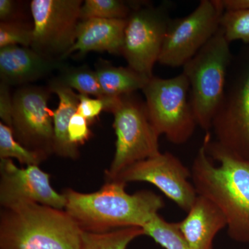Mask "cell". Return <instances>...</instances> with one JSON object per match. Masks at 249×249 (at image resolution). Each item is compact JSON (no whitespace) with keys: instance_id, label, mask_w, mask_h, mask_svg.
<instances>
[{"instance_id":"cell-1","label":"cell","mask_w":249,"mask_h":249,"mask_svg":"<svg viewBox=\"0 0 249 249\" xmlns=\"http://www.w3.org/2000/svg\"><path fill=\"white\" fill-rule=\"evenodd\" d=\"M191 171L198 196L213 201L225 216L229 237L249 243V162L226 151L208 132Z\"/></svg>"},{"instance_id":"cell-2","label":"cell","mask_w":249,"mask_h":249,"mask_svg":"<svg viewBox=\"0 0 249 249\" xmlns=\"http://www.w3.org/2000/svg\"><path fill=\"white\" fill-rule=\"evenodd\" d=\"M127 183L107 181L99 191L81 193L68 188L65 211L84 231L106 232L128 227L142 228L165 206L161 196L150 191L130 195Z\"/></svg>"},{"instance_id":"cell-3","label":"cell","mask_w":249,"mask_h":249,"mask_svg":"<svg viewBox=\"0 0 249 249\" xmlns=\"http://www.w3.org/2000/svg\"><path fill=\"white\" fill-rule=\"evenodd\" d=\"M83 230L64 210L34 202L2 208L0 249H78Z\"/></svg>"},{"instance_id":"cell-4","label":"cell","mask_w":249,"mask_h":249,"mask_svg":"<svg viewBox=\"0 0 249 249\" xmlns=\"http://www.w3.org/2000/svg\"><path fill=\"white\" fill-rule=\"evenodd\" d=\"M230 42L221 28L183 66L190 84V101L196 124L206 132L222 103L229 65L232 58Z\"/></svg>"},{"instance_id":"cell-5","label":"cell","mask_w":249,"mask_h":249,"mask_svg":"<svg viewBox=\"0 0 249 249\" xmlns=\"http://www.w3.org/2000/svg\"><path fill=\"white\" fill-rule=\"evenodd\" d=\"M211 129L219 146L249 162V44L232 55L222 103Z\"/></svg>"},{"instance_id":"cell-6","label":"cell","mask_w":249,"mask_h":249,"mask_svg":"<svg viewBox=\"0 0 249 249\" xmlns=\"http://www.w3.org/2000/svg\"><path fill=\"white\" fill-rule=\"evenodd\" d=\"M109 112L114 115L116 142L114 159L106 172L107 181L127 167L161 153L160 136L150 122L145 103L134 93L116 98Z\"/></svg>"},{"instance_id":"cell-7","label":"cell","mask_w":249,"mask_h":249,"mask_svg":"<svg viewBox=\"0 0 249 249\" xmlns=\"http://www.w3.org/2000/svg\"><path fill=\"white\" fill-rule=\"evenodd\" d=\"M147 114L157 133L176 145L193 137L197 124L190 101V84L184 73L168 79L153 76L142 89Z\"/></svg>"},{"instance_id":"cell-8","label":"cell","mask_w":249,"mask_h":249,"mask_svg":"<svg viewBox=\"0 0 249 249\" xmlns=\"http://www.w3.org/2000/svg\"><path fill=\"white\" fill-rule=\"evenodd\" d=\"M170 3L160 6L135 4L127 18L122 55L129 68L151 78L158 62L170 17Z\"/></svg>"},{"instance_id":"cell-9","label":"cell","mask_w":249,"mask_h":249,"mask_svg":"<svg viewBox=\"0 0 249 249\" xmlns=\"http://www.w3.org/2000/svg\"><path fill=\"white\" fill-rule=\"evenodd\" d=\"M224 12L221 0H202L186 17L171 18L158 62L183 67L215 35Z\"/></svg>"},{"instance_id":"cell-10","label":"cell","mask_w":249,"mask_h":249,"mask_svg":"<svg viewBox=\"0 0 249 249\" xmlns=\"http://www.w3.org/2000/svg\"><path fill=\"white\" fill-rule=\"evenodd\" d=\"M81 0H33L31 48L47 58L62 60L74 45Z\"/></svg>"},{"instance_id":"cell-11","label":"cell","mask_w":249,"mask_h":249,"mask_svg":"<svg viewBox=\"0 0 249 249\" xmlns=\"http://www.w3.org/2000/svg\"><path fill=\"white\" fill-rule=\"evenodd\" d=\"M49 88L27 86L13 96L12 127L15 139L45 160L53 154V112L49 109Z\"/></svg>"},{"instance_id":"cell-12","label":"cell","mask_w":249,"mask_h":249,"mask_svg":"<svg viewBox=\"0 0 249 249\" xmlns=\"http://www.w3.org/2000/svg\"><path fill=\"white\" fill-rule=\"evenodd\" d=\"M191 179V170L173 154L165 152L127 167L114 180L152 183L187 213L198 196Z\"/></svg>"},{"instance_id":"cell-13","label":"cell","mask_w":249,"mask_h":249,"mask_svg":"<svg viewBox=\"0 0 249 249\" xmlns=\"http://www.w3.org/2000/svg\"><path fill=\"white\" fill-rule=\"evenodd\" d=\"M22 202H34L65 210L66 197L52 188L50 175L38 165L18 168L11 159L0 160V204L10 207Z\"/></svg>"},{"instance_id":"cell-14","label":"cell","mask_w":249,"mask_h":249,"mask_svg":"<svg viewBox=\"0 0 249 249\" xmlns=\"http://www.w3.org/2000/svg\"><path fill=\"white\" fill-rule=\"evenodd\" d=\"M65 67L61 60L47 58L31 47L12 45L0 48V78L9 86L37 81Z\"/></svg>"},{"instance_id":"cell-15","label":"cell","mask_w":249,"mask_h":249,"mask_svg":"<svg viewBox=\"0 0 249 249\" xmlns=\"http://www.w3.org/2000/svg\"><path fill=\"white\" fill-rule=\"evenodd\" d=\"M127 19L91 18L80 20L74 45L64 55L66 58L73 52L85 55L89 52H106L122 55Z\"/></svg>"},{"instance_id":"cell-16","label":"cell","mask_w":249,"mask_h":249,"mask_svg":"<svg viewBox=\"0 0 249 249\" xmlns=\"http://www.w3.org/2000/svg\"><path fill=\"white\" fill-rule=\"evenodd\" d=\"M178 224L190 249H213L216 235L227 227L221 210L201 196H196L186 217Z\"/></svg>"},{"instance_id":"cell-17","label":"cell","mask_w":249,"mask_h":249,"mask_svg":"<svg viewBox=\"0 0 249 249\" xmlns=\"http://www.w3.org/2000/svg\"><path fill=\"white\" fill-rule=\"evenodd\" d=\"M48 88L59 98L58 107L53 111V154L64 158L76 160L80 155L78 146L70 142L68 127L72 116L78 110V94L55 79L50 82Z\"/></svg>"},{"instance_id":"cell-18","label":"cell","mask_w":249,"mask_h":249,"mask_svg":"<svg viewBox=\"0 0 249 249\" xmlns=\"http://www.w3.org/2000/svg\"><path fill=\"white\" fill-rule=\"evenodd\" d=\"M98 81L105 96L118 98L143 89L150 78L139 74L127 67L113 66L109 62L101 60L96 64Z\"/></svg>"},{"instance_id":"cell-19","label":"cell","mask_w":249,"mask_h":249,"mask_svg":"<svg viewBox=\"0 0 249 249\" xmlns=\"http://www.w3.org/2000/svg\"><path fill=\"white\" fill-rule=\"evenodd\" d=\"M145 235L141 227H128L106 232L83 231L78 249H126L137 237Z\"/></svg>"},{"instance_id":"cell-20","label":"cell","mask_w":249,"mask_h":249,"mask_svg":"<svg viewBox=\"0 0 249 249\" xmlns=\"http://www.w3.org/2000/svg\"><path fill=\"white\" fill-rule=\"evenodd\" d=\"M60 71V76L54 79L62 85L76 89L81 94L91 95L103 99L109 98L105 96L95 70L93 71L84 65L78 67L66 66Z\"/></svg>"},{"instance_id":"cell-21","label":"cell","mask_w":249,"mask_h":249,"mask_svg":"<svg viewBox=\"0 0 249 249\" xmlns=\"http://www.w3.org/2000/svg\"><path fill=\"white\" fill-rule=\"evenodd\" d=\"M142 229L145 235L151 237L165 249H190L178 223L167 222L159 214Z\"/></svg>"},{"instance_id":"cell-22","label":"cell","mask_w":249,"mask_h":249,"mask_svg":"<svg viewBox=\"0 0 249 249\" xmlns=\"http://www.w3.org/2000/svg\"><path fill=\"white\" fill-rule=\"evenodd\" d=\"M130 3L120 0H86L80 9V20L91 18L125 19L132 12L134 6Z\"/></svg>"},{"instance_id":"cell-23","label":"cell","mask_w":249,"mask_h":249,"mask_svg":"<svg viewBox=\"0 0 249 249\" xmlns=\"http://www.w3.org/2000/svg\"><path fill=\"white\" fill-rule=\"evenodd\" d=\"M16 159L22 164L38 165L45 160L37 152L23 146L15 139L12 129L0 123V159Z\"/></svg>"},{"instance_id":"cell-24","label":"cell","mask_w":249,"mask_h":249,"mask_svg":"<svg viewBox=\"0 0 249 249\" xmlns=\"http://www.w3.org/2000/svg\"><path fill=\"white\" fill-rule=\"evenodd\" d=\"M220 28L229 42L241 40L249 44V9L235 12H224Z\"/></svg>"},{"instance_id":"cell-25","label":"cell","mask_w":249,"mask_h":249,"mask_svg":"<svg viewBox=\"0 0 249 249\" xmlns=\"http://www.w3.org/2000/svg\"><path fill=\"white\" fill-rule=\"evenodd\" d=\"M32 39L33 28L17 21L0 23V48L19 45L31 47Z\"/></svg>"},{"instance_id":"cell-26","label":"cell","mask_w":249,"mask_h":249,"mask_svg":"<svg viewBox=\"0 0 249 249\" xmlns=\"http://www.w3.org/2000/svg\"><path fill=\"white\" fill-rule=\"evenodd\" d=\"M79 105H78L77 113L85 117L89 122L94 120L101 114V111L106 110L109 111L111 106L117 98H92L88 95L78 94ZM119 98V97H118Z\"/></svg>"},{"instance_id":"cell-27","label":"cell","mask_w":249,"mask_h":249,"mask_svg":"<svg viewBox=\"0 0 249 249\" xmlns=\"http://www.w3.org/2000/svg\"><path fill=\"white\" fill-rule=\"evenodd\" d=\"M89 121L78 113L72 116L68 127L69 138L74 145L84 143L91 135L89 129Z\"/></svg>"},{"instance_id":"cell-28","label":"cell","mask_w":249,"mask_h":249,"mask_svg":"<svg viewBox=\"0 0 249 249\" xmlns=\"http://www.w3.org/2000/svg\"><path fill=\"white\" fill-rule=\"evenodd\" d=\"M9 85L0 83V117L3 124L12 127L13 97L10 95Z\"/></svg>"},{"instance_id":"cell-29","label":"cell","mask_w":249,"mask_h":249,"mask_svg":"<svg viewBox=\"0 0 249 249\" xmlns=\"http://www.w3.org/2000/svg\"><path fill=\"white\" fill-rule=\"evenodd\" d=\"M16 4L12 0H0V19L1 22H15Z\"/></svg>"},{"instance_id":"cell-30","label":"cell","mask_w":249,"mask_h":249,"mask_svg":"<svg viewBox=\"0 0 249 249\" xmlns=\"http://www.w3.org/2000/svg\"><path fill=\"white\" fill-rule=\"evenodd\" d=\"M224 12H235L249 9V0H221Z\"/></svg>"}]
</instances>
